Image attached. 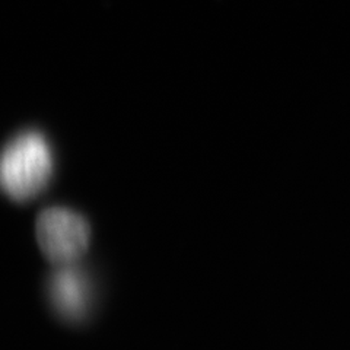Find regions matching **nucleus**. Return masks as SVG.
Instances as JSON below:
<instances>
[{"label": "nucleus", "mask_w": 350, "mask_h": 350, "mask_svg": "<svg viewBox=\"0 0 350 350\" xmlns=\"http://www.w3.org/2000/svg\"><path fill=\"white\" fill-rule=\"evenodd\" d=\"M53 174L50 144L40 131H22L6 145L0 161V181L10 199L25 203L47 187Z\"/></svg>", "instance_id": "f257e3e1"}, {"label": "nucleus", "mask_w": 350, "mask_h": 350, "mask_svg": "<svg viewBox=\"0 0 350 350\" xmlns=\"http://www.w3.org/2000/svg\"><path fill=\"white\" fill-rule=\"evenodd\" d=\"M36 237L46 258L59 266L78 265L91 243L86 219L68 207L44 209L36 222Z\"/></svg>", "instance_id": "f03ea898"}, {"label": "nucleus", "mask_w": 350, "mask_h": 350, "mask_svg": "<svg viewBox=\"0 0 350 350\" xmlns=\"http://www.w3.org/2000/svg\"><path fill=\"white\" fill-rule=\"evenodd\" d=\"M49 297L53 308L68 321H81L91 308L92 286L78 265L59 266L49 280Z\"/></svg>", "instance_id": "7ed1b4c3"}]
</instances>
